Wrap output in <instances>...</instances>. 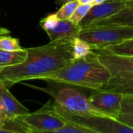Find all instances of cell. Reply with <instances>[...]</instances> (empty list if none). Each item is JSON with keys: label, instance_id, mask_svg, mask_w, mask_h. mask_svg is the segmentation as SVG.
<instances>
[{"label": "cell", "instance_id": "484cf974", "mask_svg": "<svg viewBox=\"0 0 133 133\" xmlns=\"http://www.w3.org/2000/svg\"><path fill=\"white\" fill-rule=\"evenodd\" d=\"M94 2H95V0H91V4L94 5Z\"/></svg>", "mask_w": 133, "mask_h": 133}, {"label": "cell", "instance_id": "277c9868", "mask_svg": "<svg viewBox=\"0 0 133 133\" xmlns=\"http://www.w3.org/2000/svg\"><path fill=\"white\" fill-rule=\"evenodd\" d=\"M78 37L90 44L92 50H100L133 37V26H94L80 28Z\"/></svg>", "mask_w": 133, "mask_h": 133}, {"label": "cell", "instance_id": "3957f363", "mask_svg": "<svg viewBox=\"0 0 133 133\" xmlns=\"http://www.w3.org/2000/svg\"><path fill=\"white\" fill-rule=\"evenodd\" d=\"M47 83L46 87L33 85H28V87L46 93L58 106L69 114L82 116L100 115L108 117L91 104L89 97L75 89L73 86L52 81H47Z\"/></svg>", "mask_w": 133, "mask_h": 133}, {"label": "cell", "instance_id": "d4e9b609", "mask_svg": "<svg viewBox=\"0 0 133 133\" xmlns=\"http://www.w3.org/2000/svg\"><path fill=\"white\" fill-rule=\"evenodd\" d=\"M61 1L65 3V2H69V1H72V0H61Z\"/></svg>", "mask_w": 133, "mask_h": 133}, {"label": "cell", "instance_id": "7402d4cb", "mask_svg": "<svg viewBox=\"0 0 133 133\" xmlns=\"http://www.w3.org/2000/svg\"><path fill=\"white\" fill-rule=\"evenodd\" d=\"M117 120L133 128V115L120 113L117 118Z\"/></svg>", "mask_w": 133, "mask_h": 133}, {"label": "cell", "instance_id": "ba28073f", "mask_svg": "<svg viewBox=\"0 0 133 133\" xmlns=\"http://www.w3.org/2000/svg\"><path fill=\"white\" fill-rule=\"evenodd\" d=\"M125 0H107L104 2L92 6L79 26L86 27L95 22L110 17L120 11L125 5Z\"/></svg>", "mask_w": 133, "mask_h": 133}, {"label": "cell", "instance_id": "7a4b0ae2", "mask_svg": "<svg viewBox=\"0 0 133 133\" xmlns=\"http://www.w3.org/2000/svg\"><path fill=\"white\" fill-rule=\"evenodd\" d=\"M111 76V72L97 59L92 51L87 57L73 58L64 67L42 76L40 79L96 90L104 87Z\"/></svg>", "mask_w": 133, "mask_h": 133}, {"label": "cell", "instance_id": "cb8c5ba5", "mask_svg": "<svg viewBox=\"0 0 133 133\" xmlns=\"http://www.w3.org/2000/svg\"><path fill=\"white\" fill-rule=\"evenodd\" d=\"M105 1H107V0H95V2H94V5H98V4H101V3L104 2Z\"/></svg>", "mask_w": 133, "mask_h": 133}, {"label": "cell", "instance_id": "ffe728a7", "mask_svg": "<svg viewBox=\"0 0 133 133\" xmlns=\"http://www.w3.org/2000/svg\"><path fill=\"white\" fill-rule=\"evenodd\" d=\"M58 21H59V19H58L56 13H51L44 18H42L39 22V25L45 32H47V31L53 29L56 26V24L58 23Z\"/></svg>", "mask_w": 133, "mask_h": 133}, {"label": "cell", "instance_id": "e0dca14e", "mask_svg": "<svg viewBox=\"0 0 133 133\" xmlns=\"http://www.w3.org/2000/svg\"><path fill=\"white\" fill-rule=\"evenodd\" d=\"M79 2L78 0H72L67 2H65L61 8L55 12L59 20L69 19L78 5Z\"/></svg>", "mask_w": 133, "mask_h": 133}, {"label": "cell", "instance_id": "2e32d148", "mask_svg": "<svg viewBox=\"0 0 133 133\" xmlns=\"http://www.w3.org/2000/svg\"><path fill=\"white\" fill-rule=\"evenodd\" d=\"M24 48L19 44V41L18 38L13 37L7 35H2L0 36V50L5 51H23Z\"/></svg>", "mask_w": 133, "mask_h": 133}, {"label": "cell", "instance_id": "30bf717a", "mask_svg": "<svg viewBox=\"0 0 133 133\" xmlns=\"http://www.w3.org/2000/svg\"><path fill=\"white\" fill-rule=\"evenodd\" d=\"M94 52L97 59L111 72V75L120 71L133 72V56L118 55L99 51Z\"/></svg>", "mask_w": 133, "mask_h": 133}, {"label": "cell", "instance_id": "7c38bea8", "mask_svg": "<svg viewBox=\"0 0 133 133\" xmlns=\"http://www.w3.org/2000/svg\"><path fill=\"white\" fill-rule=\"evenodd\" d=\"M100 90L123 95H133V72L120 71L113 74L108 83Z\"/></svg>", "mask_w": 133, "mask_h": 133}, {"label": "cell", "instance_id": "6da1fadb", "mask_svg": "<svg viewBox=\"0 0 133 133\" xmlns=\"http://www.w3.org/2000/svg\"><path fill=\"white\" fill-rule=\"evenodd\" d=\"M73 38L58 39L38 47L28 48L26 60L18 65L0 69V80L8 87L60 69L73 59Z\"/></svg>", "mask_w": 133, "mask_h": 133}, {"label": "cell", "instance_id": "d6986e66", "mask_svg": "<svg viewBox=\"0 0 133 133\" xmlns=\"http://www.w3.org/2000/svg\"><path fill=\"white\" fill-rule=\"evenodd\" d=\"M94 5L92 4H79L72 16L70 17L69 20L76 25H79V23L82 21V19L87 16L88 12L90 10Z\"/></svg>", "mask_w": 133, "mask_h": 133}, {"label": "cell", "instance_id": "52a82bcc", "mask_svg": "<svg viewBox=\"0 0 133 133\" xmlns=\"http://www.w3.org/2000/svg\"><path fill=\"white\" fill-rule=\"evenodd\" d=\"M123 94L96 90L89 97L91 104L106 116L117 119L121 113V102Z\"/></svg>", "mask_w": 133, "mask_h": 133}, {"label": "cell", "instance_id": "8992f818", "mask_svg": "<svg viewBox=\"0 0 133 133\" xmlns=\"http://www.w3.org/2000/svg\"><path fill=\"white\" fill-rule=\"evenodd\" d=\"M54 105L65 120L86 127L94 133H133V128L117 119L100 115H76L65 111L55 102Z\"/></svg>", "mask_w": 133, "mask_h": 133}, {"label": "cell", "instance_id": "9c48e42d", "mask_svg": "<svg viewBox=\"0 0 133 133\" xmlns=\"http://www.w3.org/2000/svg\"><path fill=\"white\" fill-rule=\"evenodd\" d=\"M0 104L6 118H16L30 112L29 109L11 94L2 80H0Z\"/></svg>", "mask_w": 133, "mask_h": 133}, {"label": "cell", "instance_id": "44dd1931", "mask_svg": "<svg viewBox=\"0 0 133 133\" xmlns=\"http://www.w3.org/2000/svg\"><path fill=\"white\" fill-rule=\"evenodd\" d=\"M121 113L133 115V95H123L121 102Z\"/></svg>", "mask_w": 133, "mask_h": 133}, {"label": "cell", "instance_id": "603a6c76", "mask_svg": "<svg viewBox=\"0 0 133 133\" xmlns=\"http://www.w3.org/2000/svg\"><path fill=\"white\" fill-rule=\"evenodd\" d=\"M79 4H91V0H78Z\"/></svg>", "mask_w": 133, "mask_h": 133}, {"label": "cell", "instance_id": "5bb4252c", "mask_svg": "<svg viewBox=\"0 0 133 133\" xmlns=\"http://www.w3.org/2000/svg\"><path fill=\"white\" fill-rule=\"evenodd\" d=\"M94 51H104V52L111 53L118 55L133 56V37L127 39L117 44L108 46L107 48L100 50H94Z\"/></svg>", "mask_w": 133, "mask_h": 133}, {"label": "cell", "instance_id": "9a60e30c", "mask_svg": "<svg viewBox=\"0 0 133 133\" xmlns=\"http://www.w3.org/2000/svg\"><path fill=\"white\" fill-rule=\"evenodd\" d=\"M72 48L74 59L85 58L92 52V48L90 44L79 37H75L73 38L72 42Z\"/></svg>", "mask_w": 133, "mask_h": 133}, {"label": "cell", "instance_id": "5b68a950", "mask_svg": "<svg viewBox=\"0 0 133 133\" xmlns=\"http://www.w3.org/2000/svg\"><path fill=\"white\" fill-rule=\"evenodd\" d=\"M30 132H56L65 125V119L57 111L54 102L48 101L41 108L19 117Z\"/></svg>", "mask_w": 133, "mask_h": 133}, {"label": "cell", "instance_id": "8fae6325", "mask_svg": "<svg viewBox=\"0 0 133 133\" xmlns=\"http://www.w3.org/2000/svg\"><path fill=\"white\" fill-rule=\"evenodd\" d=\"M89 26H133V0H125L124 7L117 13L110 17L95 22Z\"/></svg>", "mask_w": 133, "mask_h": 133}, {"label": "cell", "instance_id": "4fadbf2b", "mask_svg": "<svg viewBox=\"0 0 133 133\" xmlns=\"http://www.w3.org/2000/svg\"><path fill=\"white\" fill-rule=\"evenodd\" d=\"M80 30V26L79 25L72 23L69 19L59 20L56 26L47 31V34L50 39V41L65 39V38H74L78 37V34Z\"/></svg>", "mask_w": 133, "mask_h": 133}, {"label": "cell", "instance_id": "ac0fdd59", "mask_svg": "<svg viewBox=\"0 0 133 133\" xmlns=\"http://www.w3.org/2000/svg\"><path fill=\"white\" fill-rule=\"evenodd\" d=\"M65 125L58 129L57 133H94L92 130L78 125L75 122L65 120Z\"/></svg>", "mask_w": 133, "mask_h": 133}]
</instances>
